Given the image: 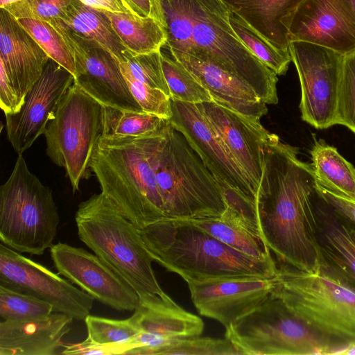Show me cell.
I'll list each match as a JSON object with an SVG mask.
<instances>
[{
	"label": "cell",
	"mask_w": 355,
	"mask_h": 355,
	"mask_svg": "<svg viewBox=\"0 0 355 355\" xmlns=\"http://www.w3.org/2000/svg\"><path fill=\"white\" fill-rule=\"evenodd\" d=\"M237 15L278 49L289 51V28L303 0H222Z\"/></svg>",
	"instance_id": "obj_25"
},
{
	"label": "cell",
	"mask_w": 355,
	"mask_h": 355,
	"mask_svg": "<svg viewBox=\"0 0 355 355\" xmlns=\"http://www.w3.org/2000/svg\"><path fill=\"white\" fill-rule=\"evenodd\" d=\"M137 80L163 91L170 97L161 61V52L133 54L126 61L119 62Z\"/></svg>",
	"instance_id": "obj_39"
},
{
	"label": "cell",
	"mask_w": 355,
	"mask_h": 355,
	"mask_svg": "<svg viewBox=\"0 0 355 355\" xmlns=\"http://www.w3.org/2000/svg\"><path fill=\"white\" fill-rule=\"evenodd\" d=\"M135 15L147 17L153 15L152 0H125Z\"/></svg>",
	"instance_id": "obj_45"
},
{
	"label": "cell",
	"mask_w": 355,
	"mask_h": 355,
	"mask_svg": "<svg viewBox=\"0 0 355 355\" xmlns=\"http://www.w3.org/2000/svg\"><path fill=\"white\" fill-rule=\"evenodd\" d=\"M139 333L130 342L128 354L155 355L173 340L199 336L204 322L173 300L140 305L134 311Z\"/></svg>",
	"instance_id": "obj_20"
},
{
	"label": "cell",
	"mask_w": 355,
	"mask_h": 355,
	"mask_svg": "<svg viewBox=\"0 0 355 355\" xmlns=\"http://www.w3.org/2000/svg\"><path fill=\"white\" fill-rule=\"evenodd\" d=\"M19 1L20 0H0V8H4L7 6Z\"/></svg>",
	"instance_id": "obj_46"
},
{
	"label": "cell",
	"mask_w": 355,
	"mask_h": 355,
	"mask_svg": "<svg viewBox=\"0 0 355 355\" xmlns=\"http://www.w3.org/2000/svg\"><path fill=\"white\" fill-rule=\"evenodd\" d=\"M158 354L185 355H243L239 348L227 338H211L199 336L173 340L162 347Z\"/></svg>",
	"instance_id": "obj_36"
},
{
	"label": "cell",
	"mask_w": 355,
	"mask_h": 355,
	"mask_svg": "<svg viewBox=\"0 0 355 355\" xmlns=\"http://www.w3.org/2000/svg\"><path fill=\"white\" fill-rule=\"evenodd\" d=\"M60 222L51 190L31 173L19 154L0 187V240L19 252L42 255L53 245Z\"/></svg>",
	"instance_id": "obj_8"
},
{
	"label": "cell",
	"mask_w": 355,
	"mask_h": 355,
	"mask_svg": "<svg viewBox=\"0 0 355 355\" xmlns=\"http://www.w3.org/2000/svg\"><path fill=\"white\" fill-rule=\"evenodd\" d=\"M119 67L132 96L143 111L169 120L173 115L170 97L163 91L136 80L121 64Z\"/></svg>",
	"instance_id": "obj_37"
},
{
	"label": "cell",
	"mask_w": 355,
	"mask_h": 355,
	"mask_svg": "<svg viewBox=\"0 0 355 355\" xmlns=\"http://www.w3.org/2000/svg\"><path fill=\"white\" fill-rule=\"evenodd\" d=\"M243 355L338 354L340 348L293 313L272 291L226 329Z\"/></svg>",
	"instance_id": "obj_9"
},
{
	"label": "cell",
	"mask_w": 355,
	"mask_h": 355,
	"mask_svg": "<svg viewBox=\"0 0 355 355\" xmlns=\"http://www.w3.org/2000/svg\"><path fill=\"white\" fill-rule=\"evenodd\" d=\"M337 124L355 134V52L344 56L337 99Z\"/></svg>",
	"instance_id": "obj_38"
},
{
	"label": "cell",
	"mask_w": 355,
	"mask_h": 355,
	"mask_svg": "<svg viewBox=\"0 0 355 355\" xmlns=\"http://www.w3.org/2000/svg\"><path fill=\"white\" fill-rule=\"evenodd\" d=\"M170 123L186 138L224 191L254 205L255 193L243 170L228 152L196 104L171 100Z\"/></svg>",
	"instance_id": "obj_14"
},
{
	"label": "cell",
	"mask_w": 355,
	"mask_h": 355,
	"mask_svg": "<svg viewBox=\"0 0 355 355\" xmlns=\"http://www.w3.org/2000/svg\"><path fill=\"white\" fill-rule=\"evenodd\" d=\"M89 341L103 345H128L139 333L135 315L125 320L88 315L84 320ZM129 352V351H128Z\"/></svg>",
	"instance_id": "obj_34"
},
{
	"label": "cell",
	"mask_w": 355,
	"mask_h": 355,
	"mask_svg": "<svg viewBox=\"0 0 355 355\" xmlns=\"http://www.w3.org/2000/svg\"><path fill=\"white\" fill-rule=\"evenodd\" d=\"M103 130V105L75 83L60 101L44 135L46 154L64 168L73 192L91 174L94 150Z\"/></svg>",
	"instance_id": "obj_10"
},
{
	"label": "cell",
	"mask_w": 355,
	"mask_h": 355,
	"mask_svg": "<svg viewBox=\"0 0 355 355\" xmlns=\"http://www.w3.org/2000/svg\"><path fill=\"white\" fill-rule=\"evenodd\" d=\"M301 88L302 119L317 129L336 125L344 56L317 44L295 41L288 48Z\"/></svg>",
	"instance_id": "obj_11"
},
{
	"label": "cell",
	"mask_w": 355,
	"mask_h": 355,
	"mask_svg": "<svg viewBox=\"0 0 355 355\" xmlns=\"http://www.w3.org/2000/svg\"><path fill=\"white\" fill-rule=\"evenodd\" d=\"M74 80L71 73L49 58L42 75L26 94L19 111L5 115L7 137L18 155L44 134L49 121Z\"/></svg>",
	"instance_id": "obj_16"
},
{
	"label": "cell",
	"mask_w": 355,
	"mask_h": 355,
	"mask_svg": "<svg viewBox=\"0 0 355 355\" xmlns=\"http://www.w3.org/2000/svg\"><path fill=\"white\" fill-rule=\"evenodd\" d=\"M196 105L243 170L256 196L263 171V147L270 132L260 121L250 119L214 101Z\"/></svg>",
	"instance_id": "obj_19"
},
{
	"label": "cell",
	"mask_w": 355,
	"mask_h": 355,
	"mask_svg": "<svg viewBox=\"0 0 355 355\" xmlns=\"http://www.w3.org/2000/svg\"><path fill=\"white\" fill-rule=\"evenodd\" d=\"M169 51L208 91L216 103L254 121H260L267 114L266 103L241 79L191 55Z\"/></svg>",
	"instance_id": "obj_24"
},
{
	"label": "cell",
	"mask_w": 355,
	"mask_h": 355,
	"mask_svg": "<svg viewBox=\"0 0 355 355\" xmlns=\"http://www.w3.org/2000/svg\"><path fill=\"white\" fill-rule=\"evenodd\" d=\"M75 220L80 240L126 281L141 304L172 300L156 279L140 230L103 193L81 202Z\"/></svg>",
	"instance_id": "obj_5"
},
{
	"label": "cell",
	"mask_w": 355,
	"mask_h": 355,
	"mask_svg": "<svg viewBox=\"0 0 355 355\" xmlns=\"http://www.w3.org/2000/svg\"><path fill=\"white\" fill-rule=\"evenodd\" d=\"M51 24L61 33L74 52V83L83 92L103 106L144 112L132 96L119 62L109 51L95 41L69 29L59 19Z\"/></svg>",
	"instance_id": "obj_13"
},
{
	"label": "cell",
	"mask_w": 355,
	"mask_h": 355,
	"mask_svg": "<svg viewBox=\"0 0 355 355\" xmlns=\"http://www.w3.org/2000/svg\"><path fill=\"white\" fill-rule=\"evenodd\" d=\"M355 11V0H348Z\"/></svg>",
	"instance_id": "obj_47"
},
{
	"label": "cell",
	"mask_w": 355,
	"mask_h": 355,
	"mask_svg": "<svg viewBox=\"0 0 355 355\" xmlns=\"http://www.w3.org/2000/svg\"><path fill=\"white\" fill-rule=\"evenodd\" d=\"M72 0H20L4 8L18 19H33L53 23Z\"/></svg>",
	"instance_id": "obj_40"
},
{
	"label": "cell",
	"mask_w": 355,
	"mask_h": 355,
	"mask_svg": "<svg viewBox=\"0 0 355 355\" xmlns=\"http://www.w3.org/2000/svg\"><path fill=\"white\" fill-rule=\"evenodd\" d=\"M188 220L249 257L263 261L273 260L258 227L230 206H227L220 217Z\"/></svg>",
	"instance_id": "obj_26"
},
{
	"label": "cell",
	"mask_w": 355,
	"mask_h": 355,
	"mask_svg": "<svg viewBox=\"0 0 355 355\" xmlns=\"http://www.w3.org/2000/svg\"><path fill=\"white\" fill-rule=\"evenodd\" d=\"M20 25L31 35L48 56L76 75V58L73 49L61 33L47 21L33 19H18Z\"/></svg>",
	"instance_id": "obj_32"
},
{
	"label": "cell",
	"mask_w": 355,
	"mask_h": 355,
	"mask_svg": "<svg viewBox=\"0 0 355 355\" xmlns=\"http://www.w3.org/2000/svg\"><path fill=\"white\" fill-rule=\"evenodd\" d=\"M59 20L72 31L97 42L119 62L133 55L125 47L107 15L79 0H72Z\"/></svg>",
	"instance_id": "obj_27"
},
{
	"label": "cell",
	"mask_w": 355,
	"mask_h": 355,
	"mask_svg": "<svg viewBox=\"0 0 355 355\" xmlns=\"http://www.w3.org/2000/svg\"><path fill=\"white\" fill-rule=\"evenodd\" d=\"M49 58L17 19L1 8L0 62L23 103Z\"/></svg>",
	"instance_id": "obj_22"
},
{
	"label": "cell",
	"mask_w": 355,
	"mask_h": 355,
	"mask_svg": "<svg viewBox=\"0 0 355 355\" xmlns=\"http://www.w3.org/2000/svg\"><path fill=\"white\" fill-rule=\"evenodd\" d=\"M164 46L210 63L250 85L266 104L278 103L277 75L240 40L222 0H152Z\"/></svg>",
	"instance_id": "obj_2"
},
{
	"label": "cell",
	"mask_w": 355,
	"mask_h": 355,
	"mask_svg": "<svg viewBox=\"0 0 355 355\" xmlns=\"http://www.w3.org/2000/svg\"><path fill=\"white\" fill-rule=\"evenodd\" d=\"M272 291L316 332L341 352L355 345V291L320 266L314 273L284 265Z\"/></svg>",
	"instance_id": "obj_6"
},
{
	"label": "cell",
	"mask_w": 355,
	"mask_h": 355,
	"mask_svg": "<svg viewBox=\"0 0 355 355\" xmlns=\"http://www.w3.org/2000/svg\"><path fill=\"white\" fill-rule=\"evenodd\" d=\"M320 266L355 291V224L325 202L313 198Z\"/></svg>",
	"instance_id": "obj_21"
},
{
	"label": "cell",
	"mask_w": 355,
	"mask_h": 355,
	"mask_svg": "<svg viewBox=\"0 0 355 355\" xmlns=\"http://www.w3.org/2000/svg\"><path fill=\"white\" fill-rule=\"evenodd\" d=\"M230 24L243 44L277 75H284L292 62L289 51L278 49L250 27L246 22L230 12Z\"/></svg>",
	"instance_id": "obj_33"
},
{
	"label": "cell",
	"mask_w": 355,
	"mask_h": 355,
	"mask_svg": "<svg viewBox=\"0 0 355 355\" xmlns=\"http://www.w3.org/2000/svg\"><path fill=\"white\" fill-rule=\"evenodd\" d=\"M311 164L297 148L270 133L263 147V171L254 208L257 225L271 252L286 265L314 273L320 268Z\"/></svg>",
	"instance_id": "obj_1"
},
{
	"label": "cell",
	"mask_w": 355,
	"mask_h": 355,
	"mask_svg": "<svg viewBox=\"0 0 355 355\" xmlns=\"http://www.w3.org/2000/svg\"><path fill=\"white\" fill-rule=\"evenodd\" d=\"M0 286L50 304L54 312L83 320L95 299L40 263L0 244Z\"/></svg>",
	"instance_id": "obj_12"
},
{
	"label": "cell",
	"mask_w": 355,
	"mask_h": 355,
	"mask_svg": "<svg viewBox=\"0 0 355 355\" xmlns=\"http://www.w3.org/2000/svg\"><path fill=\"white\" fill-rule=\"evenodd\" d=\"M73 318L60 312L0 322V355H56L64 349L62 338Z\"/></svg>",
	"instance_id": "obj_23"
},
{
	"label": "cell",
	"mask_w": 355,
	"mask_h": 355,
	"mask_svg": "<svg viewBox=\"0 0 355 355\" xmlns=\"http://www.w3.org/2000/svg\"><path fill=\"white\" fill-rule=\"evenodd\" d=\"M310 153L315 183L334 194L355 201L354 166L335 147L321 139H315Z\"/></svg>",
	"instance_id": "obj_28"
},
{
	"label": "cell",
	"mask_w": 355,
	"mask_h": 355,
	"mask_svg": "<svg viewBox=\"0 0 355 355\" xmlns=\"http://www.w3.org/2000/svg\"><path fill=\"white\" fill-rule=\"evenodd\" d=\"M23 103L0 62V106L5 115L19 111Z\"/></svg>",
	"instance_id": "obj_42"
},
{
	"label": "cell",
	"mask_w": 355,
	"mask_h": 355,
	"mask_svg": "<svg viewBox=\"0 0 355 355\" xmlns=\"http://www.w3.org/2000/svg\"><path fill=\"white\" fill-rule=\"evenodd\" d=\"M58 274L96 300L119 311H134L140 300L126 281L96 254L58 242L50 248Z\"/></svg>",
	"instance_id": "obj_15"
},
{
	"label": "cell",
	"mask_w": 355,
	"mask_h": 355,
	"mask_svg": "<svg viewBox=\"0 0 355 355\" xmlns=\"http://www.w3.org/2000/svg\"><path fill=\"white\" fill-rule=\"evenodd\" d=\"M288 38L290 42H305L351 54L355 52V11L348 0H303Z\"/></svg>",
	"instance_id": "obj_18"
},
{
	"label": "cell",
	"mask_w": 355,
	"mask_h": 355,
	"mask_svg": "<svg viewBox=\"0 0 355 355\" xmlns=\"http://www.w3.org/2000/svg\"><path fill=\"white\" fill-rule=\"evenodd\" d=\"M156 180L166 218H218L227 208L222 187L169 121L159 153Z\"/></svg>",
	"instance_id": "obj_7"
},
{
	"label": "cell",
	"mask_w": 355,
	"mask_h": 355,
	"mask_svg": "<svg viewBox=\"0 0 355 355\" xmlns=\"http://www.w3.org/2000/svg\"><path fill=\"white\" fill-rule=\"evenodd\" d=\"M154 261L187 282L260 276L274 277V260L249 257L221 242L188 220L164 218L140 230Z\"/></svg>",
	"instance_id": "obj_4"
},
{
	"label": "cell",
	"mask_w": 355,
	"mask_h": 355,
	"mask_svg": "<svg viewBox=\"0 0 355 355\" xmlns=\"http://www.w3.org/2000/svg\"><path fill=\"white\" fill-rule=\"evenodd\" d=\"M53 306L41 300L0 286L1 320H23L51 314Z\"/></svg>",
	"instance_id": "obj_35"
},
{
	"label": "cell",
	"mask_w": 355,
	"mask_h": 355,
	"mask_svg": "<svg viewBox=\"0 0 355 355\" xmlns=\"http://www.w3.org/2000/svg\"><path fill=\"white\" fill-rule=\"evenodd\" d=\"M161 49V61L171 100L198 104L213 101L208 91L171 54Z\"/></svg>",
	"instance_id": "obj_30"
},
{
	"label": "cell",
	"mask_w": 355,
	"mask_h": 355,
	"mask_svg": "<svg viewBox=\"0 0 355 355\" xmlns=\"http://www.w3.org/2000/svg\"><path fill=\"white\" fill-rule=\"evenodd\" d=\"M168 123L142 136H101L92 157L101 193L139 230L166 218L156 169Z\"/></svg>",
	"instance_id": "obj_3"
},
{
	"label": "cell",
	"mask_w": 355,
	"mask_h": 355,
	"mask_svg": "<svg viewBox=\"0 0 355 355\" xmlns=\"http://www.w3.org/2000/svg\"><path fill=\"white\" fill-rule=\"evenodd\" d=\"M317 194L337 213L355 224V201L334 194L315 182Z\"/></svg>",
	"instance_id": "obj_43"
},
{
	"label": "cell",
	"mask_w": 355,
	"mask_h": 355,
	"mask_svg": "<svg viewBox=\"0 0 355 355\" xmlns=\"http://www.w3.org/2000/svg\"><path fill=\"white\" fill-rule=\"evenodd\" d=\"M129 351L128 345H103L96 343L85 339L78 343L64 344L62 354L65 355H114L127 354Z\"/></svg>",
	"instance_id": "obj_41"
},
{
	"label": "cell",
	"mask_w": 355,
	"mask_h": 355,
	"mask_svg": "<svg viewBox=\"0 0 355 355\" xmlns=\"http://www.w3.org/2000/svg\"><path fill=\"white\" fill-rule=\"evenodd\" d=\"M187 284L199 313L218 321L227 329L266 299L275 286V277L215 278Z\"/></svg>",
	"instance_id": "obj_17"
},
{
	"label": "cell",
	"mask_w": 355,
	"mask_h": 355,
	"mask_svg": "<svg viewBox=\"0 0 355 355\" xmlns=\"http://www.w3.org/2000/svg\"><path fill=\"white\" fill-rule=\"evenodd\" d=\"M85 5L100 11L134 13L125 0H79Z\"/></svg>",
	"instance_id": "obj_44"
},
{
	"label": "cell",
	"mask_w": 355,
	"mask_h": 355,
	"mask_svg": "<svg viewBox=\"0 0 355 355\" xmlns=\"http://www.w3.org/2000/svg\"><path fill=\"white\" fill-rule=\"evenodd\" d=\"M103 12L125 47L132 54L159 51L165 44V33L154 17H141L130 12Z\"/></svg>",
	"instance_id": "obj_29"
},
{
	"label": "cell",
	"mask_w": 355,
	"mask_h": 355,
	"mask_svg": "<svg viewBox=\"0 0 355 355\" xmlns=\"http://www.w3.org/2000/svg\"><path fill=\"white\" fill-rule=\"evenodd\" d=\"M167 121L146 112H134L103 106L101 136H142L159 130Z\"/></svg>",
	"instance_id": "obj_31"
}]
</instances>
